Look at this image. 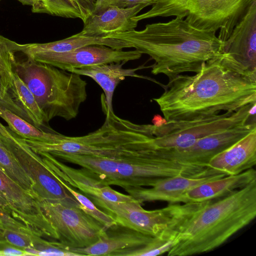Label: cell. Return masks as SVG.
I'll use <instances>...</instances> for the list:
<instances>
[{
    "label": "cell",
    "instance_id": "cell-10",
    "mask_svg": "<svg viewBox=\"0 0 256 256\" xmlns=\"http://www.w3.org/2000/svg\"><path fill=\"white\" fill-rule=\"evenodd\" d=\"M37 200L56 230L58 242L64 246L78 248L90 246L98 240L106 228L79 207L43 199Z\"/></svg>",
    "mask_w": 256,
    "mask_h": 256
},
{
    "label": "cell",
    "instance_id": "cell-7",
    "mask_svg": "<svg viewBox=\"0 0 256 256\" xmlns=\"http://www.w3.org/2000/svg\"><path fill=\"white\" fill-rule=\"evenodd\" d=\"M256 102L234 112H227L206 118L188 121H166L151 124L152 137L150 148L153 150L182 149L194 144L200 138L256 118Z\"/></svg>",
    "mask_w": 256,
    "mask_h": 256
},
{
    "label": "cell",
    "instance_id": "cell-11",
    "mask_svg": "<svg viewBox=\"0 0 256 256\" xmlns=\"http://www.w3.org/2000/svg\"><path fill=\"white\" fill-rule=\"evenodd\" d=\"M254 129H256V118L202 138L192 146L184 148L150 149L148 152L152 156L162 160L208 167V164L212 158Z\"/></svg>",
    "mask_w": 256,
    "mask_h": 256
},
{
    "label": "cell",
    "instance_id": "cell-34",
    "mask_svg": "<svg viewBox=\"0 0 256 256\" xmlns=\"http://www.w3.org/2000/svg\"><path fill=\"white\" fill-rule=\"evenodd\" d=\"M8 245H10L6 240H0V248H2Z\"/></svg>",
    "mask_w": 256,
    "mask_h": 256
},
{
    "label": "cell",
    "instance_id": "cell-29",
    "mask_svg": "<svg viewBox=\"0 0 256 256\" xmlns=\"http://www.w3.org/2000/svg\"><path fill=\"white\" fill-rule=\"evenodd\" d=\"M29 256L26 252L22 248L8 245L0 248V256Z\"/></svg>",
    "mask_w": 256,
    "mask_h": 256
},
{
    "label": "cell",
    "instance_id": "cell-26",
    "mask_svg": "<svg viewBox=\"0 0 256 256\" xmlns=\"http://www.w3.org/2000/svg\"><path fill=\"white\" fill-rule=\"evenodd\" d=\"M1 138H4L0 134V168L12 180L32 193L36 198L34 182L20 166L12 152L3 142Z\"/></svg>",
    "mask_w": 256,
    "mask_h": 256
},
{
    "label": "cell",
    "instance_id": "cell-13",
    "mask_svg": "<svg viewBox=\"0 0 256 256\" xmlns=\"http://www.w3.org/2000/svg\"><path fill=\"white\" fill-rule=\"evenodd\" d=\"M33 60L70 72L94 65L124 62L139 59L136 50H123L104 45H89L64 52H40L24 54Z\"/></svg>",
    "mask_w": 256,
    "mask_h": 256
},
{
    "label": "cell",
    "instance_id": "cell-27",
    "mask_svg": "<svg viewBox=\"0 0 256 256\" xmlns=\"http://www.w3.org/2000/svg\"><path fill=\"white\" fill-rule=\"evenodd\" d=\"M51 173L78 202L80 208L84 212L100 222L106 228L116 223L110 215L98 208L88 197L75 190L56 175Z\"/></svg>",
    "mask_w": 256,
    "mask_h": 256
},
{
    "label": "cell",
    "instance_id": "cell-17",
    "mask_svg": "<svg viewBox=\"0 0 256 256\" xmlns=\"http://www.w3.org/2000/svg\"><path fill=\"white\" fill-rule=\"evenodd\" d=\"M226 176L218 174L204 176H174L160 180L151 188H128L124 190L142 204L156 200L185 204L184 196L188 190L202 183Z\"/></svg>",
    "mask_w": 256,
    "mask_h": 256
},
{
    "label": "cell",
    "instance_id": "cell-3",
    "mask_svg": "<svg viewBox=\"0 0 256 256\" xmlns=\"http://www.w3.org/2000/svg\"><path fill=\"white\" fill-rule=\"evenodd\" d=\"M213 200H206L184 224L168 256L212 250L250 223L256 216V182Z\"/></svg>",
    "mask_w": 256,
    "mask_h": 256
},
{
    "label": "cell",
    "instance_id": "cell-20",
    "mask_svg": "<svg viewBox=\"0 0 256 256\" xmlns=\"http://www.w3.org/2000/svg\"><path fill=\"white\" fill-rule=\"evenodd\" d=\"M256 164V129L210 159L207 166L226 176L236 175Z\"/></svg>",
    "mask_w": 256,
    "mask_h": 256
},
{
    "label": "cell",
    "instance_id": "cell-35",
    "mask_svg": "<svg viewBox=\"0 0 256 256\" xmlns=\"http://www.w3.org/2000/svg\"><path fill=\"white\" fill-rule=\"evenodd\" d=\"M4 222L0 218V230L4 228Z\"/></svg>",
    "mask_w": 256,
    "mask_h": 256
},
{
    "label": "cell",
    "instance_id": "cell-25",
    "mask_svg": "<svg viewBox=\"0 0 256 256\" xmlns=\"http://www.w3.org/2000/svg\"><path fill=\"white\" fill-rule=\"evenodd\" d=\"M0 116L8 124V128L18 136L28 140L50 142L57 132H50L39 129L11 111L0 106Z\"/></svg>",
    "mask_w": 256,
    "mask_h": 256
},
{
    "label": "cell",
    "instance_id": "cell-4",
    "mask_svg": "<svg viewBox=\"0 0 256 256\" xmlns=\"http://www.w3.org/2000/svg\"><path fill=\"white\" fill-rule=\"evenodd\" d=\"M25 57L16 58V70L32 94L46 122L56 117L66 120L76 118L87 98L86 81L74 72Z\"/></svg>",
    "mask_w": 256,
    "mask_h": 256
},
{
    "label": "cell",
    "instance_id": "cell-28",
    "mask_svg": "<svg viewBox=\"0 0 256 256\" xmlns=\"http://www.w3.org/2000/svg\"><path fill=\"white\" fill-rule=\"evenodd\" d=\"M36 235L28 227H4L0 230V240L22 249L34 248V236Z\"/></svg>",
    "mask_w": 256,
    "mask_h": 256
},
{
    "label": "cell",
    "instance_id": "cell-32",
    "mask_svg": "<svg viewBox=\"0 0 256 256\" xmlns=\"http://www.w3.org/2000/svg\"><path fill=\"white\" fill-rule=\"evenodd\" d=\"M0 203L2 206L4 208V209L8 212L10 214L8 204L6 202V200L0 192Z\"/></svg>",
    "mask_w": 256,
    "mask_h": 256
},
{
    "label": "cell",
    "instance_id": "cell-22",
    "mask_svg": "<svg viewBox=\"0 0 256 256\" xmlns=\"http://www.w3.org/2000/svg\"><path fill=\"white\" fill-rule=\"evenodd\" d=\"M104 45L116 50L130 48L122 40L112 38L88 36L78 33L68 38L47 43L20 44L15 42L16 50L24 54L40 52H64L89 45Z\"/></svg>",
    "mask_w": 256,
    "mask_h": 256
},
{
    "label": "cell",
    "instance_id": "cell-21",
    "mask_svg": "<svg viewBox=\"0 0 256 256\" xmlns=\"http://www.w3.org/2000/svg\"><path fill=\"white\" fill-rule=\"evenodd\" d=\"M256 182V171L253 168L236 175L208 180L188 190L184 196L185 204L220 198Z\"/></svg>",
    "mask_w": 256,
    "mask_h": 256
},
{
    "label": "cell",
    "instance_id": "cell-30",
    "mask_svg": "<svg viewBox=\"0 0 256 256\" xmlns=\"http://www.w3.org/2000/svg\"><path fill=\"white\" fill-rule=\"evenodd\" d=\"M120 0H96L92 14H100L109 6H116Z\"/></svg>",
    "mask_w": 256,
    "mask_h": 256
},
{
    "label": "cell",
    "instance_id": "cell-15",
    "mask_svg": "<svg viewBox=\"0 0 256 256\" xmlns=\"http://www.w3.org/2000/svg\"><path fill=\"white\" fill-rule=\"evenodd\" d=\"M222 54L238 70L256 79V0L224 42Z\"/></svg>",
    "mask_w": 256,
    "mask_h": 256
},
{
    "label": "cell",
    "instance_id": "cell-19",
    "mask_svg": "<svg viewBox=\"0 0 256 256\" xmlns=\"http://www.w3.org/2000/svg\"><path fill=\"white\" fill-rule=\"evenodd\" d=\"M124 62L110 63L102 64L84 66L72 70L80 76L90 77L94 80L102 89L104 94V100L102 104L103 110L114 112L112 108V98L118 84L126 77H133L146 79L152 81L160 86L164 85L156 80L136 73L140 70L147 67L140 66L135 68H125L122 67Z\"/></svg>",
    "mask_w": 256,
    "mask_h": 256
},
{
    "label": "cell",
    "instance_id": "cell-8",
    "mask_svg": "<svg viewBox=\"0 0 256 256\" xmlns=\"http://www.w3.org/2000/svg\"><path fill=\"white\" fill-rule=\"evenodd\" d=\"M89 198L116 224L153 237L190 216L200 206L198 202L170 204L162 208L148 210L134 198L124 202L107 201L95 197Z\"/></svg>",
    "mask_w": 256,
    "mask_h": 256
},
{
    "label": "cell",
    "instance_id": "cell-5",
    "mask_svg": "<svg viewBox=\"0 0 256 256\" xmlns=\"http://www.w3.org/2000/svg\"><path fill=\"white\" fill-rule=\"evenodd\" d=\"M106 118L97 130L80 136L57 133L50 142L23 138L36 153L60 152L108 157L122 156L142 148L152 136L150 124H140L104 110Z\"/></svg>",
    "mask_w": 256,
    "mask_h": 256
},
{
    "label": "cell",
    "instance_id": "cell-18",
    "mask_svg": "<svg viewBox=\"0 0 256 256\" xmlns=\"http://www.w3.org/2000/svg\"><path fill=\"white\" fill-rule=\"evenodd\" d=\"M146 6L144 4L124 8L110 6L103 12L90 16L84 23L82 30L78 34L103 38L108 34L134 30L138 22L133 18Z\"/></svg>",
    "mask_w": 256,
    "mask_h": 256
},
{
    "label": "cell",
    "instance_id": "cell-6",
    "mask_svg": "<svg viewBox=\"0 0 256 256\" xmlns=\"http://www.w3.org/2000/svg\"><path fill=\"white\" fill-rule=\"evenodd\" d=\"M256 0H148L151 8L133 18L180 16L193 26L216 32L224 44L250 6Z\"/></svg>",
    "mask_w": 256,
    "mask_h": 256
},
{
    "label": "cell",
    "instance_id": "cell-9",
    "mask_svg": "<svg viewBox=\"0 0 256 256\" xmlns=\"http://www.w3.org/2000/svg\"><path fill=\"white\" fill-rule=\"evenodd\" d=\"M14 41L0 36V106L43 130L55 132L15 67Z\"/></svg>",
    "mask_w": 256,
    "mask_h": 256
},
{
    "label": "cell",
    "instance_id": "cell-31",
    "mask_svg": "<svg viewBox=\"0 0 256 256\" xmlns=\"http://www.w3.org/2000/svg\"><path fill=\"white\" fill-rule=\"evenodd\" d=\"M0 134L6 139L14 138V134L7 127L4 126L0 122Z\"/></svg>",
    "mask_w": 256,
    "mask_h": 256
},
{
    "label": "cell",
    "instance_id": "cell-2",
    "mask_svg": "<svg viewBox=\"0 0 256 256\" xmlns=\"http://www.w3.org/2000/svg\"><path fill=\"white\" fill-rule=\"evenodd\" d=\"M103 38L122 40L148 55L154 61L151 72L164 74L168 80L184 72L197 73L203 63L222 53L224 44L216 32L196 28L180 16L166 22L148 24L141 30Z\"/></svg>",
    "mask_w": 256,
    "mask_h": 256
},
{
    "label": "cell",
    "instance_id": "cell-12",
    "mask_svg": "<svg viewBox=\"0 0 256 256\" xmlns=\"http://www.w3.org/2000/svg\"><path fill=\"white\" fill-rule=\"evenodd\" d=\"M4 143L34 182L36 200L43 199L80 208L78 202L51 173L41 156L34 152L22 138L19 137L16 141L8 144Z\"/></svg>",
    "mask_w": 256,
    "mask_h": 256
},
{
    "label": "cell",
    "instance_id": "cell-23",
    "mask_svg": "<svg viewBox=\"0 0 256 256\" xmlns=\"http://www.w3.org/2000/svg\"><path fill=\"white\" fill-rule=\"evenodd\" d=\"M32 11L65 18H80L83 22L92 15L96 0H34Z\"/></svg>",
    "mask_w": 256,
    "mask_h": 256
},
{
    "label": "cell",
    "instance_id": "cell-36",
    "mask_svg": "<svg viewBox=\"0 0 256 256\" xmlns=\"http://www.w3.org/2000/svg\"></svg>",
    "mask_w": 256,
    "mask_h": 256
},
{
    "label": "cell",
    "instance_id": "cell-14",
    "mask_svg": "<svg viewBox=\"0 0 256 256\" xmlns=\"http://www.w3.org/2000/svg\"><path fill=\"white\" fill-rule=\"evenodd\" d=\"M0 192L8 204L10 216L36 235L58 240L57 233L34 195L0 168Z\"/></svg>",
    "mask_w": 256,
    "mask_h": 256
},
{
    "label": "cell",
    "instance_id": "cell-24",
    "mask_svg": "<svg viewBox=\"0 0 256 256\" xmlns=\"http://www.w3.org/2000/svg\"><path fill=\"white\" fill-rule=\"evenodd\" d=\"M183 222H179L154 236L147 244L117 252L115 256H156L168 253L176 242Z\"/></svg>",
    "mask_w": 256,
    "mask_h": 256
},
{
    "label": "cell",
    "instance_id": "cell-33",
    "mask_svg": "<svg viewBox=\"0 0 256 256\" xmlns=\"http://www.w3.org/2000/svg\"><path fill=\"white\" fill-rule=\"evenodd\" d=\"M2 0H0L1 1ZM23 5L30 6L32 7L34 5V0H18Z\"/></svg>",
    "mask_w": 256,
    "mask_h": 256
},
{
    "label": "cell",
    "instance_id": "cell-1",
    "mask_svg": "<svg viewBox=\"0 0 256 256\" xmlns=\"http://www.w3.org/2000/svg\"><path fill=\"white\" fill-rule=\"evenodd\" d=\"M153 100L167 121L198 120L234 112L256 102V79L240 72L222 53L200 71L169 80Z\"/></svg>",
    "mask_w": 256,
    "mask_h": 256
},
{
    "label": "cell",
    "instance_id": "cell-16",
    "mask_svg": "<svg viewBox=\"0 0 256 256\" xmlns=\"http://www.w3.org/2000/svg\"><path fill=\"white\" fill-rule=\"evenodd\" d=\"M153 236H148L115 223L106 228L98 240L84 248H72L57 242L60 248L82 256H115L122 250L142 247L148 244Z\"/></svg>",
    "mask_w": 256,
    "mask_h": 256
}]
</instances>
